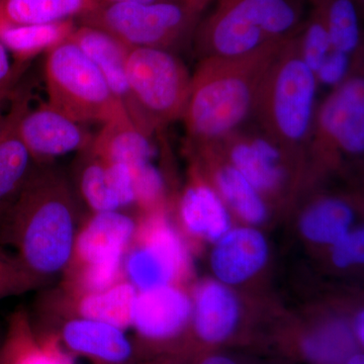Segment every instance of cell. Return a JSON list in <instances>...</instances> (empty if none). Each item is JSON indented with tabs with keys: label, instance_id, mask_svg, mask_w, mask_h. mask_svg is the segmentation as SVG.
Returning a JSON list of instances; mask_svg holds the SVG:
<instances>
[{
	"label": "cell",
	"instance_id": "d590c367",
	"mask_svg": "<svg viewBox=\"0 0 364 364\" xmlns=\"http://www.w3.org/2000/svg\"><path fill=\"white\" fill-rule=\"evenodd\" d=\"M11 77H13V68H11L9 50L0 42V102L6 95Z\"/></svg>",
	"mask_w": 364,
	"mask_h": 364
},
{
	"label": "cell",
	"instance_id": "6da1fadb",
	"mask_svg": "<svg viewBox=\"0 0 364 364\" xmlns=\"http://www.w3.org/2000/svg\"><path fill=\"white\" fill-rule=\"evenodd\" d=\"M63 170L39 164L0 221V246L9 247L41 289L60 279L73 254L83 215Z\"/></svg>",
	"mask_w": 364,
	"mask_h": 364
},
{
	"label": "cell",
	"instance_id": "484cf974",
	"mask_svg": "<svg viewBox=\"0 0 364 364\" xmlns=\"http://www.w3.org/2000/svg\"><path fill=\"white\" fill-rule=\"evenodd\" d=\"M73 188L79 202L85 205L86 213L122 210L112 188L107 163L87 149L78 152L74 160Z\"/></svg>",
	"mask_w": 364,
	"mask_h": 364
},
{
	"label": "cell",
	"instance_id": "30bf717a",
	"mask_svg": "<svg viewBox=\"0 0 364 364\" xmlns=\"http://www.w3.org/2000/svg\"><path fill=\"white\" fill-rule=\"evenodd\" d=\"M358 349L348 318L328 296L286 306L267 344L268 353L289 364H342Z\"/></svg>",
	"mask_w": 364,
	"mask_h": 364
},
{
	"label": "cell",
	"instance_id": "4316f807",
	"mask_svg": "<svg viewBox=\"0 0 364 364\" xmlns=\"http://www.w3.org/2000/svg\"><path fill=\"white\" fill-rule=\"evenodd\" d=\"M97 4L95 0H1L0 31L7 26L75 20Z\"/></svg>",
	"mask_w": 364,
	"mask_h": 364
},
{
	"label": "cell",
	"instance_id": "f546056e",
	"mask_svg": "<svg viewBox=\"0 0 364 364\" xmlns=\"http://www.w3.org/2000/svg\"><path fill=\"white\" fill-rule=\"evenodd\" d=\"M312 259L318 272L331 277L350 279L364 274V220Z\"/></svg>",
	"mask_w": 364,
	"mask_h": 364
},
{
	"label": "cell",
	"instance_id": "e0dca14e",
	"mask_svg": "<svg viewBox=\"0 0 364 364\" xmlns=\"http://www.w3.org/2000/svg\"><path fill=\"white\" fill-rule=\"evenodd\" d=\"M186 153L188 161L195 163L226 205L236 224L269 231L284 221L267 198L223 155L217 145L203 146Z\"/></svg>",
	"mask_w": 364,
	"mask_h": 364
},
{
	"label": "cell",
	"instance_id": "3957f363",
	"mask_svg": "<svg viewBox=\"0 0 364 364\" xmlns=\"http://www.w3.org/2000/svg\"><path fill=\"white\" fill-rule=\"evenodd\" d=\"M193 318L186 364L205 352L246 348L267 352L275 321L284 309L277 294H257L225 286L210 277L191 286Z\"/></svg>",
	"mask_w": 364,
	"mask_h": 364
},
{
	"label": "cell",
	"instance_id": "ac0fdd59",
	"mask_svg": "<svg viewBox=\"0 0 364 364\" xmlns=\"http://www.w3.org/2000/svg\"><path fill=\"white\" fill-rule=\"evenodd\" d=\"M188 162L186 183L174 198L171 215L191 252L196 253L210 248L236 222L198 167Z\"/></svg>",
	"mask_w": 364,
	"mask_h": 364
},
{
	"label": "cell",
	"instance_id": "44dd1931",
	"mask_svg": "<svg viewBox=\"0 0 364 364\" xmlns=\"http://www.w3.org/2000/svg\"><path fill=\"white\" fill-rule=\"evenodd\" d=\"M138 221V215L124 210L85 213L67 267L124 261Z\"/></svg>",
	"mask_w": 364,
	"mask_h": 364
},
{
	"label": "cell",
	"instance_id": "ffe728a7",
	"mask_svg": "<svg viewBox=\"0 0 364 364\" xmlns=\"http://www.w3.org/2000/svg\"><path fill=\"white\" fill-rule=\"evenodd\" d=\"M18 132L38 164H52L56 158L90 147L93 136L49 104L28 109L18 119Z\"/></svg>",
	"mask_w": 364,
	"mask_h": 364
},
{
	"label": "cell",
	"instance_id": "9c48e42d",
	"mask_svg": "<svg viewBox=\"0 0 364 364\" xmlns=\"http://www.w3.org/2000/svg\"><path fill=\"white\" fill-rule=\"evenodd\" d=\"M128 100L124 109L144 135L179 121L191 90V75L176 53L131 48L127 57Z\"/></svg>",
	"mask_w": 364,
	"mask_h": 364
},
{
	"label": "cell",
	"instance_id": "1f68e13d",
	"mask_svg": "<svg viewBox=\"0 0 364 364\" xmlns=\"http://www.w3.org/2000/svg\"><path fill=\"white\" fill-rule=\"evenodd\" d=\"M39 289L37 280L26 272L16 255L0 246V301Z\"/></svg>",
	"mask_w": 364,
	"mask_h": 364
},
{
	"label": "cell",
	"instance_id": "d6986e66",
	"mask_svg": "<svg viewBox=\"0 0 364 364\" xmlns=\"http://www.w3.org/2000/svg\"><path fill=\"white\" fill-rule=\"evenodd\" d=\"M42 291L36 299L33 311H28L33 317L79 316L109 323L124 330L132 327L134 306L139 293L127 279L95 293H67L59 287Z\"/></svg>",
	"mask_w": 364,
	"mask_h": 364
},
{
	"label": "cell",
	"instance_id": "7c38bea8",
	"mask_svg": "<svg viewBox=\"0 0 364 364\" xmlns=\"http://www.w3.org/2000/svg\"><path fill=\"white\" fill-rule=\"evenodd\" d=\"M138 228L124 256V277L138 289L191 286L193 252L177 229L171 212L138 215Z\"/></svg>",
	"mask_w": 364,
	"mask_h": 364
},
{
	"label": "cell",
	"instance_id": "d6a6232c",
	"mask_svg": "<svg viewBox=\"0 0 364 364\" xmlns=\"http://www.w3.org/2000/svg\"><path fill=\"white\" fill-rule=\"evenodd\" d=\"M188 364H289L267 352L246 348H224L205 352Z\"/></svg>",
	"mask_w": 364,
	"mask_h": 364
},
{
	"label": "cell",
	"instance_id": "60d3db41",
	"mask_svg": "<svg viewBox=\"0 0 364 364\" xmlns=\"http://www.w3.org/2000/svg\"><path fill=\"white\" fill-rule=\"evenodd\" d=\"M6 117L2 116L1 111H0V134L4 130V124H6Z\"/></svg>",
	"mask_w": 364,
	"mask_h": 364
},
{
	"label": "cell",
	"instance_id": "603a6c76",
	"mask_svg": "<svg viewBox=\"0 0 364 364\" xmlns=\"http://www.w3.org/2000/svg\"><path fill=\"white\" fill-rule=\"evenodd\" d=\"M25 104L21 100L14 105L0 134V221L39 165L18 132V119Z\"/></svg>",
	"mask_w": 364,
	"mask_h": 364
},
{
	"label": "cell",
	"instance_id": "ab89813d",
	"mask_svg": "<svg viewBox=\"0 0 364 364\" xmlns=\"http://www.w3.org/2000/svg\"><path fill=\"white\" fill-rule=\"evenodd\" d=\"M356 4H358L359 11H360L361 18L364 21V0H356Z\"/></svg>",
	"mask_w": 364,
	"mask_h": 364
},
{
	"label": "cell",
	"instance_id": "4dcf8cb0",
	"mask_svg": "<svg viewBox=\"0 0 364 364\" xmlns=\"http://www.w3.org/2000/svg\"><path fill=\"white\" fill-rule=\"evenodd\" d=\"M298 41L303 59L316 73L332 51L327 21L318 0H310L308 16L299 33Z\"/></svg>",
	"mask_w": 364,
	"mask_h": 364
},
{
	"label": "cell",
	"instance_id": "836d02e7",
	"mask_svg": "<svg viewBox=\"0 0 364 364\" xmlns=\"http://www.w3.org/2000/svg\"><path fill=\"white\" fill-rule=\"evenodd\" d=\"M318 86L332 90L354 75V59L350 55L332 50L316 72Z\"/></svg>",
	"mask_w": 364,
	"mask_h": 364
},
{
	"label": "cell",
	"instance_id": "9a60e30c",
	"mask_svg": "<svg viewBox=\"0 0 364 364\" xmlns=\"http://www.w3.org/2000/svg\"><path fill=\"white\" fill-rule=\"evenodd\" d=\"M363 220L351 189L336 191L326 188V183L304 193L287 218L294 238L312 258L334 245Z\"/></svg>",
	"mask_w": 364,
	"mask_h": 364
},
{
	"label": "cell",
	"instance_id": "52a82bcc",
	"mask_svg": "<svg viewBox=\"0 0 364 364\" xmlns=\"http://www.w3.org/2000/svg\"><path fill=\"white\" fill-rule=\"evenodd\" d=\"M213 0H176L157 4H98L79 16V25L111 33L130 48H158L174 53L193 42Z\"/></svg>",
	"mask_w": 364,
	"mask_h": 364
},
{
	"label": "cell",
	"instance_id": "4fadbf2b",
	"mask_svg": "<svg viewBox=\"0 0 364 364\" xmlns=\"http://www.w3.org/2000/svg\"><path fill=\"white\" fill-rule=\"evenodd\" d=\"M193 318L191 286L171 284L139 291L132 329L144 364H186Z\"/></svg>",
	"mask_w": 364,
	"mask_h": 364
},
{
	"label": "cell",
	"instance_id": "cb8c5ba5",
	"mask_svg": "<svg viewBox=\"0 0 364 364\" xmlns=\"http://www.w3.org/2000/svg\"><path fill=\"white\" fill-rule=\"evenodd\" d=\"M69 39L100 69L114 97L124 107L129 93L127 57L131 48L111 33L88 26L76 28Z\"/></svg>",
	"mask_w": 364,
	"mask_h": 364
},
{
	"label": "cell",
	"instance_id": "f1b7e54d",
	"mask_svg": "<svg viewBox=\"0 0 364 364\" xmlns=\"http://www.w3.org/2000/svg\"><path fill=\"white\" fill-rule=\"evenodd\" d=\"M324 11L332 50L350 55L354 61L364 46V21L356 0H318Z\"/></svg>",
	"mask_w": 364,
	"mask_h": 364
},
{
	"label": "cell",
	"instance_id": "7bdbcfd3",
	"mask_svg": "<svg viewBox=\"0 0 364 364\" xmlns=\"http://www.w3.org/2000/svg\"><path fill=\"white\" fill-rule=\"evenodd\" d=\"M0 342H1V339H0Z\"/></svg>",
	"mask_w": 364,
	"mask_h": 364
},
{
	"label": "cell",
	"instance_id": "b9f144b4",
	"mask_svg": "<svg viewBox=\"0 0 364 364\" xmlns=\"http://www.w3.org/2000/svg\"><path fill=\"white\" fill-rule=\"evenodd\" d=\"M360 57H361V58H360L361 69H363V72L364 73V46H363V54H361Z\"/></svg>",
	"mask_w": 364,
	"mask_h": 364
},
{
	"label": "cell",
	"instance_id": "7a4b0ae2",
	"mask_svg": "<svg viewBox=\"0 0 364 364\" xmlns=\"http://www.w3.org/2000/svg\"><path fill=\"white\" fill-rule=\"evenodd\" d=\"M289 41L243 56L200 60L181 119L186 151L219 142L251 121L263 80Z\"/></svg>",
	"mask_w": 364,
	"mask_h": 364
},
{
	"label": "cell",
	"instance_id": "8fae6325",
	"mask_svg": "<svg viewBox=\"0 0 364 364\" xmlns=\"http://www.w3.org/2000/svg\"><path fill=\"white\" fill-rule=\"evenodd\" d=\"M45 81L48 104L78 123L105 124L128 114L100 69L69 38L48 52Z\"/></svg>",
	"mask_w": 364,
	"mask_h": 364
},
{
	"label": "cell",
	"instance_id": "5b68a950",
	"mask_svg": "<svg viewBox=\"0 0 364 364\" xmlns=\"http://www.w3.org/2000/svg\"><path fill=\"white\" fill-rule=\"evenodd\" d=\"M315 72L303 59L298 36L282 47L268 70L252 119L261 130L305 160L318 109ZM309 168V167H308Z\"/></svg>",
	"mask_w": 364,
	"mask_h": 364
},
{
	"label": "cell",
	"instance_id": "74e56055",
	"mask_svg": "<svg viewBox=\"0 0 364 364\" xmlns=\"http://www.w3.org/2000/svg\"><path fill=\"white\" fill-rule=\"evenodd\" d=\"M97 4H109V2H135V4H157V2L176 1V0H95Z\"/></svg>",
	"mask_w": 364,
	"mask_h": 364
},
{
	"label": "cell",
	"instance_id": "f35d334b",
	"mask_svg": "<svg viewBox=\"0 0 364 364\" xmlns=\"http://www.w3.org/2000/svg\"><path fill=\"white\" fill-rule=\"evenodd\" d=\"M342 364H364V351L358 349Z\"/></svg>",
	"mask_w": 364,
	"mask_h": 364
},
{
	"label": "cell",
	"instance_id": "e575fe53",
	"mask_svg": "<svg viewBox=\"0 0 364 364\" xmlns=\"http://www.w3.org/2000/svg\"><path fill=\"white\" fill-rule=\"evenodd\" d=\"M328 298L331 299L343 311L351 326L358 348L364 351V294H339Z\"/></svg>",
	"mask_w": 364,
	"mask_h": 364
},
{
	"label": "cell",
	"instance_id": "d4e9b609",
	"mask_svg": "<svg viewBox=\"0 0 364 364\" xmlns=\"http://www.w3.org/2000/svg\"><path fill=\"white\" fill-rule=\"evenodd\" d=\"M150 139L124 114L104 124L93 136L90 149L105 162L133 165L152 161L154 146Z\"/></svg>",
	"mask_w": 364,
	"mask_h": 364
},
{
	"label": "cell",
	"instance_id": "83f0119b",
	"mask_svg": "<svg viewBox=\"0 0 364 364\" xmlns=\"http://www.w3.org/2000/svg\"><path fill=\"white\" fill-rule=\"evenodd\" d=\"M75 28V20L44 25L7 26L0 31V42L16 59L26 61L61 44L70 37Z\"/></svg>",
	"mask_w": 364,
	"mask_h": 364
},
{
	"label": "cell",
	"instance_id": "ee69618b",
	"mask_svg": "<svg viewBox=\"0 0 364 364\" xmlns=\"http://www.w3.org/2000/svg\"><path fill=\"white\" fill-rule=\"evenodd\" d=\"M0 1H1V0H0Z\"/></svg>",
	"mask_w": 364,
	"mask_h": 364
},
{
	"label": "cell",
	"instance_id": "8d00e7d4",
	"mask_svg": "<svg viewBox=\"0 0 364 364\" xmlns=\"http://www.w3.org/2000/svg\"><path fill=\"white\" fill-rule=\"evenodd\" d=\"M352 193L355 196L364 218V169L356 176L355 186L351 188Z\"/></svg>",
	"mask_w": 364,
	"mask_h": 364
},
{
	"label": "cell",
	"instance_id": "2e32d148",
	"mask_svg": "<svg viewBox=\"0 0 364 364\" xmlns=\"http://www.w3.org/2000/svg\"><path fill=\"white\" fill-rule=\"evenodd\" d=\"M30 318L36 331L55 337L70 355L92 364H144L134 339L117 326L71 315Z\"/></svg>",
	"mask_w": 364,
	"mask_h": 364
},
{
	"label": "cell",
	"instance_id": "8992f818",
	"mask_svg": "<svg viewBox=\"0 0 364 364\" xmlns=\"http://www.w3.org/2000/svg\"><path fill=\"white\" fill-rule=\"evenodd\" d=\"M311 188L364 169V74H355L318 105L306 150Z\"/></svg>",
	"mask_w": 364,
	"mask_h": 364
},
{
	"label": "cell",
	"instance_id": "ba28073f",
	"mask_svg": "<svg viewBox=\"0 0 364 364\" xmlns=\"http://www.w3.org/2000/svg\"><path fill=\"white\" fill-rule=\"evenodd\" d=\"M214 145L284 220L311 188L305 160L279 145L253 121Z\"/></svg>",
	"mask_w": 364,
	"mask_h": 364
},
{
	"label": "cell",
	"instance_id": "5bb4252c",
	"mask_svg": "<svg viewBox=\"0 0 364 364\" xmlns=\"http://www.w3.org/2000/svg\"><path fill=\"white\" fill-rule=\"evenodd\" d=\"M210 277L225 286L257 294H275V254L267 230L235 224L208 248Z\"/></svg>",
	"mask_w": 364,
	"mask_h": 364
},
{
	"label": "cell",
	"instance_id": "7402d4cb",
	"mask_svg": "<svg viewBox=\"0 0 364 364\" xmlns=\"http://www.w3.org/2000/svg\"><path fill=\"white\" fill-rule=\"evenodd\" d=\"M0 364H74L51 335L36 331L25 306L16 309L0 342Z\"/></svg>",
	"mask_w": 364,
	"mask_h": 364
},
{
	"label": "cell",
	"instance_id": "277c9868",
	"mask_svg": "<svg viewBox=\"0 0 364 364\" xmlns=\"http://www.w3.org/2000/svg\"><path fill=\"white\" fill-rule=\"evenodd\" d=\"M310 0H213L193 35L198 60L243 56L299 35Z\"/></svg>",
	"mask_w": 364,
	"mask_h": 364
}]
</instances>
